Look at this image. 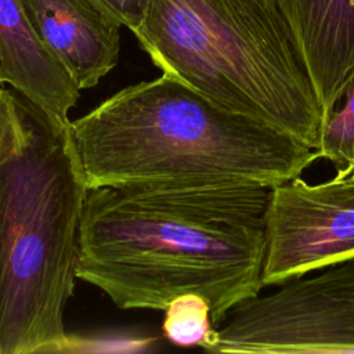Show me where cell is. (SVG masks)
<instances>
[{"label":"cell","mask_w":354,"mask_h":354,"mask_svg":"<svg viewBox=\"0 0 354 354\" xmlns=\"http://www.w3.org/2000/svg\"><path fill=\"white\" fill-rule=\"evenodd\" d=\"M270 188L246 181L134 183L88 189L77 278L120 308L165 310L196 293L216 326L260 295Z\"/></svg>","instance_id":"obj_1"},{"label":"cell","mask_w":354,"mask_h":354,"mask_svg":"<svg viewBox=\"0 0 354 354\" xmlns=\"http://www.w3.org/2000/svg\"><path fill=\"white\" fill-rule=\"evenodd\" d=\"M69 127L88 189L169 181L272 188L317 160L297 138L225 111L167 73L122 88Z\"/></svg>","instance_id":"obj_2"},{"label":"cell","mask_w":354,"mask_h":354,"mask_svg":"<svg viewBox=\"0 0 354 354\" xmlns=\"http://www.w3.org/2000/svg\"><path fill=\"white\" fill-rule=\"evenodd\" d=\"M133 33L214 105L319 147L326 118L278 0H151Z\"/></svg>","instance_id":"obj_3"},{"label":"cell","mask_w":354,"mask_h":354,"mask_svg":"<svg viewBox=\"0 0 354 354\" xmlns=\"http://www.w3.org/2000/svg\"><path fill=\"white\" fill-rule=\"evenodd\" d=\"M19 102L26 136L0 163V354L61 353L88 188L71 120Z\"/></svg>","instance_id":"obj_4"},{"label":"cell","mask_w":354,"mask_h":354,"mask_svg":"<svg viewBox=\"0 0 354 354\" xmlns=\"http://www.w3.org/2000/svg\"><path fill=\"white\" fill-rule=\"evenodd\" d=\"M315 272L239 304L210 353H354V259Z\"/></svg>","instance_id":"obj_5"},{"label":"cell","mask_w":354,"mask_h":354,"mask_svg":"<svg viewBox=\"0 0 354 354\" xmlns=\"http://www.w3.org/2000/svg\"><path fill=\"white\" fill-rule=\"evenodd\" d=\"M263 286H278L354 259V180L270 188L263 217Z\"/></svg>","instance_id":"obj_6"},{"label":"cell","mask_w":354,"mask_h":354,"mask_svg":"<svg viewBox=\"0 0 354 354\" xmlns=\"http://www.w3.org/2000/svg\"><path fill=\"white\" fill-rule=\"evenodd\" d=\"M43 46L79 90L90 88L118 64L120 25L90 0H18Z\"/></svg>","instance_id":"obj_7"},{"label":"cell","mask_w":354,"mask_h":354,"mask_svg":"<svg viewBox=\"0 0 354 354\" xmlns=\"http://www.w3.org/2000/svg\"><path fill=\"white\" fill-rule=\"evenodd\" d=\"M324 115L354 82V0H278Z\"/></svg>","instance_id":"obj_8"},{"label":"cell","mask_w":354,"mask_h":354,"mask_svg":"<svg viewBox=\"0 0 354 354\" xmlns=\"http://www.w3.org/2000/svg\"><path fill=\"white\" fill-rule=\"evenodd\" d=\"M0 68L21 98L57 122H69L80 90L35 35L18 0H0Z\"/></svg>","instance_id":"obj_9"},{"label":"cell","mask_w":354,"mask_h":354,"mask_svg":"<svg viewBox=\"0 0 354 354\" xmlns=\"http://www.w3.org/2000/svg\"><path fill=\"white\" fill-rule=\"evenodd\" d=\"M214 326L209 303L196 293L180 295L165 307L163 333L176 346L210 353L217 333Z\"/></svg>","instance_id":"obj_10"},{"label":"cell","mask_w":354,"mask_h":354,"mask_svg":"<svg viewBox=\"0 0 354 354\" xmlns=\"http://www.w3.org/2000/svg\"><path fill=\"white\" fill-rule=\"evenodd\" d=\"M315 156L336 167L354 160V82L339 106L329 115Z\"/></svg>","instance_id":"obj_11"},{"label":"cell","mask_w":354,"mask_h":354,"mask_svg":"<svg viewBox=\"0 0 354 354\" xmlns=\"http://www.w3.org/2000/svg\"><path fill=\"white\" fill-rule=\"evenodd\" d=\"M25 136L26 127L19 98L0 88V163L21 148Z\"/></svg>","instance_id":"obj_12"},{"label":"cell","mask_w":354,"mask_h":354,"mask_svg":"<svg viewBox=\"0 0 354 354\" xmlns=\"http://www.w3.org/2000/svg\"><path fill=\"white\" fill-rule=\"evenodd\" d=\"M120 26L134 32L142 22L151 0H90Z\"/></svg>","instance_id":"obj_13"},{"label":"cell","mask_w":354,"mask_h":354,"mask_svg":"<svg viewBox=\"0 0 354 354\" xmlns=\"http://www.w3.org/2000/svg\"><path fill=\"white\" fill-rule=\"evenodd\" d=\"M332 178L333 180H343V178L354 180V160L347 163V165H344V166L336 167V173H335V176Z\"/></svg>","instance_id":"obj_14"},{"label":"cell","mask_w":354,"mask_h":354,"mask_svg":"<svg viewBox=\"0 0 354 354\" xmlns=\"http://www.w3.org/2000/svg\"><path fill=\"white\" fill-rule=\"evenodd\" d=\"M1 83H4V80H3V73H1V68H0V84Z\"/></svg>","instance_id":"obj_15"}]
</instances>
